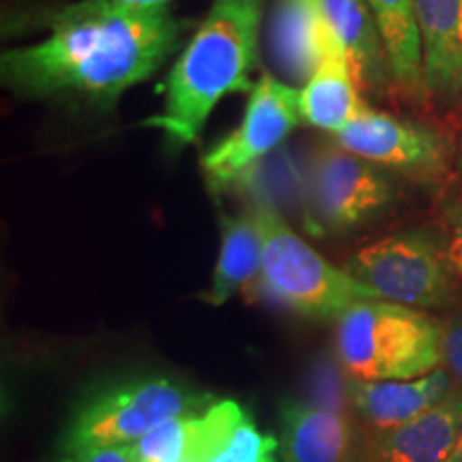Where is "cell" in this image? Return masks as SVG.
Segmentation results:
<instances>
[{
    "instance_id": "6da1fadb",
    "label": "cell",
    "mask_w": 462,
    "mask_h": 462,
    "mask_svg": "<svg viewBox=\"0 0 462 462\" xmlns=\"http://www.w3.org/2000/svg\"><path fill=\"white\" fill-rule=\"evenodd\" d=\"M43 42L5 51L3 84L28 99L84 101L114 107L126 90L152 78L178 48L182 22L167 5L86 9L71 3L48 20Z\"/></svg>"
},
{
    "instance_id": "7a4b0ae2",
    "label": "cell",
    "mask_w": 462,
    "mask_h": 462,
    "mask_svg": "<svg viewBox=\"0 0 462 462\" xmlns=\"http://www.w3.org/2000/svg\"><path fill=\"white\" fill-rule=\"evenodd\" d=\"M263 0H217L167 75L161 114L148 126L173 148L199 140L212 109L231 92H251L259 62Z\"/></svg>"
},
{
    "instance_id": "3957f363",
    "label": "cell",
    "mask_w": 462,
    "mask_h": 462,
    "mask_svg": "<svg viewBox=\"0 0 462 462\" xmlns=\"http://www.w3.org/2000/svg\"><path fill=\"white\" fill-rule=\"evenodd\" d=\"M337 357L349 379L394 381L441 368V321L388 300H362L337 317Z\"/></svg>"
},
{
    "instance_id": "277c9868",
    "label": "cell",
    "mask_w": 462,
    "mask_h": 462,
    "mask_svg": "<svg viewBox=\"0 0 462 462\" xmlns=\"http://www.w3.org/2000/svg\"><path fill=\"white\" fill-rule=\"evenodd\" d=\"M253 212L262 231L259 282L287 309L313 319H337L356 302L379 298L300 238L273 204L259 201Z\"/></svg>"
},
{
    "instance_id": "5b68a950",
    "label": "cell",
    "mask_w": 462,
    "mask_h": 462,
    "mask_svg": "<svg viewBox=\"0 0 462 462\" xmlns=\"http://www.w3.org/2000/svg\"><path fill=\"white\" fill-rule=\"evenodd\" d=\"M212 402L208 392L170 377L120 381L79 404L62 439V452L135 446L163 421L195 415Z\"/></svg>"
},
{
    "instance_id": "8992f818",
    "label": "cell",
    "mask_w": 462,
    "mask_h": 462,
    "mask_svg": "<svg viewBox=\"0 0 462 462\" xmlns=\"http://www.w3.org/2000/svg\"><path fill=\"white\" fill-rule=\"evenodd\" d=\"M345 270L381 300L426 313L452 309L462 287L441 238H432L424 231H401L374 240L362 246Z\"/></svg>"
},
{
    "instance_id": "52a82bcc",
    "label": "cell",
    "mask_w": 462,
    "mask_h": 462,
    "mask_svg": "<svg viewBox=\"0 0 462 462\" xmlns=\"http://www.w3.org/2000/svg\"><path fill=\"white\" fill-rule=\"evenodd\" d=\"M396 189L379 165L338 143L315 152L306 178V208L315 229L346 234L383 215Z\"/></svg>"
},
{
    "instance_id": "ba28073f",
    "label": "cell",
    "mask_w": 462,
    "mask_h": 462,
    "mask_svg": "<svg viewBox=\"0 0 462 462\" xmlns=\"http://www.w3.org/2000/svg\"><path fill=\"white\" fill-rule=\"evenodd\" d=\"M300 88L262 73L248 97L240 125L201 157L208 184L221 190L287 140L302 123Z\"/></svg>"
},
{
    "instance_id": "9c48e42d",
    "label": "cell",
    "mask_w": 462,
    "mask_h": 462,
    "mask_svg": "<svg viewBox=\"0 0 462 462\" xmlns=\"http://www.w3.org/2000/svg\"><path fill=\"white\" fill-rule=\"evenodd\" d=\"M332 140L357 157L415 180H439L452 161L449 143L437 129L368 106Z\"/></svg>"
},
{
    "instance_id": "30bf717a",
    "label": "cell",
    "mask_w": 462,
    "mask_h": 462,
    "mask_svg": "<svg viewBox=\"0 0 462 462\" xmlns=\"http://www.w3.org/2000/svg\"><path fill=\"white\" fill-rule=\"evenodd\" d=\"M426 97L443 107L462 101V0H413Z\"/></svg>"
},
{
    "instance_id": "8fae6325",
    "label": "cell",
    "mask_w": 462,
    "mask_h": 462,
    "mask_svg": "<svg viewBox=\"0 0 462 462\" xmlns=\"http://www.w3.org/2000/svg\"><path fill=\"white\" fill-rule=\"evenodd\" d=\"M462 430V390L396 429L373 432L357 462H448Z\"/></svg>"
},
{
    "instance_id": "7c38bea8",
    "label": "cell",
    "mask_w": 462,
    "mask_h": 462,
    "mask_svg": "<svg viewBox=\"0 0 462 462\" xmlns=\"http://www.w3.org/2000/svg\"><path fill=\"white\" fill-rule=\"evenodd\" d=\"M456 390L446 368H437L424 377L394 381L349 379L346 396L356 413L373 432L407 424L435 407Z\"/></svg>"
},
{
    "instance_id": "4fadbf2b",
    "label": "cell",
    "mask_w": 462,
    "mask_h": 462,
    "mask_svg": "<svg viewBox=\"0 0 462 462\" xmlns=\"http://www.w3.org/2000/svg\"><path fill=\"white\" fill-rule=\"evenodd\" d=\"M334 32L319 0H276L268 26L274 65L291 84H306L319 67Z\"/></svg>"
},
{
    "instance_id": "5bb4252c",
    "label": "cell",
    "mask_w": 462,
    "mask_h": 462,
    "mask_svg": "<svg viewBox=\"0 0 462 462\" xmlns=\"http://www.w3.org/2000/svg\"><path fill=\"white\" fill-rule=\"evenodd\" d=\"M281 426V462H354V424L340 409L287 398Z\"/></svg>"
},
{
    "instance_id": "9a60e30c",
    "label": "cell",
    "mask_w": 462,
    "mask_h": 462,
    "mask_svg": "<svg viewBox=\"0 0 462 462\" xmlns=\"http://www.w3.org/2000/svg\"><path fill=\"white\" fill-rule=\"evenodd\" d=\"M328 26L343 45L360 90L383 92L394 84L388 51L368 0H319Z\"/></svg>"
},
{
    "instance_id": "2e32d148",
    "label": "cell",
    "mask_w": 462,
    "mask_h": 462,
    "mask_svg": "<svg viewBox=\"0 0 462 462\" xmlns=\"http://www.w3.org/2000/svg\"><path fill=\"white\" fill-rule=\"evenodd\" d=\"M300 106L304 123L332 135L343 131L366 107L349 58L337 37L328 45L319 67L300 90Z\"/></svg>"
},
{
    "instance_id": "e0dca14e",
    "label": "cell",
    "mask_w": 462,
    "mask_h": 462,
    "mask_svg": "<svg viewBox=\"0 0 462 462\" xmlns=\"http://www.w3.org/2000/svg\"><path fill=\"white\" fill-rule=\"evenodd\" d=\"M262 274V231L255 212H242L238 217L225 218L221 234V251L212 273V282L204 293L201 302L221 306L259 281Z\"/></svg>"
},
{
    "instance_id": "ac0fdd59",
    "label": "cell",
    "mask_w": 462,
    "mask_h": 462,
    "mask_svg": "<svg viewBox=\"0 0 462 462\" xmlns=\"http://www.w3.org/2000/svg\"><path fill=\"white\" fill-rule=\"evenodd\" d=\"M368 3L383 37L394 86L413 101L421 103L429 99L424 88L421 43L415 26L413 0H368Z\"/></svg>"
},
{
    "instance_id": "d6986e66",
    "label": "cell",
    "mask_w": 462,
    "mask_h": 462,
    "mask_svg": "<svg viewBox=\"0 0 462 462\" xmlns=\"http://www.w3.org/2000/svg\"><path fill=\"white\" fill-rule=\"evenodd\" d=\"M248 418L245 409L236 401H218L208 404L204 411L195 413L189 426V448L187 460L208 462L223 452Z\"/></svg>"
},
{
    "instance_id": "ffe728a7",
    "label": "cell",
    "mask_w": 462,
    "mask_h": 462,
    "mask_svg": "<svg viewBox=\"0 0 462 462\" xmlns=\"http://www.w3.org/2000/svg\"><path fill=\"white\" fill-rule=\"evenodd\" d=\"M193 415L167 420L135 443L140 462H182L187 458L189 426Z\"/></svg>"
},
{
    "instance_id": "44dd1931",
    "label": "cell",
    "mask_w": 462,
    "mask_h": 462,
    "mask_svg": "<svg viewBox=\"0 0 462 462\" xmlns=\"http://www.w3.org/2000/svg\"><path fill=\"white\" fill-rule=\"evenodd\" d=\"M276 452L279 441L273 435H263L253 420L246 418L231 437L227 448L208 462H281Z\"/></svg>"
},
{
    "instance_id": "7402d4cb",
    "label": "cell",
    "mask_w": 462,
    "mask_h": 462,
    "mask_svg": "<svg viewBox=\"0 0 462 462\" xmlns=\"http://www.w3.org/2000/svg\"><path fill=\"white\" fill-rule=\"evenodd\" d=\"M441 368L462 390V313L441 321Z\"/></svg>"
},
{
    "instance_id": "603a6c76",
    "label": "cell",
    "mask_w": 462,
    "mask_h": 462,
    "mask_svg": "<svg viewBox=\"0 0 462 462\" xmlns=\"http://www.w3.org/2000/svg\"><path fill=\"white\" fill-rule=\"evenodd\" d=\"M443 248H446L448 262L452 265L456 279L462 285V199L449 204L443 215Z\"/></svg>"
},
{
    "instance_id": "cb8c5ba5",
    "label": "cell",
    "mask_w": 462,
    "mask_h": 462,
    "mask_svg": "<svg viewBox=\"0 0 462 462\" xmlns=\"http://www.w3.org/2000/svg\"><path fill=\"white\" fill-rule=\"evenodd\" d=\"M60 462H140L135 446L88 448L62 456Z\"/></svg>"
},
{
    "instance_id": "d4e9b609",
    "label": "cell",
    "mask_w": 462,
    "mask_h": 462,
    "mask_svg": "<svg viewBox=\"0 0 462 462\" xmlns=\"http://www.w3.org/2000/svg\"><path fill=\"white\" fill-rule=\"evenodd\" d=\"M170 0H79V5L86 9H148L161 7Z\"/></svg>"
},
{
    "instance_id": "484cf974",
    "label": "cell",
    "mask_w": 462,
    "mask_h": 462,
    "mask_svg": "<svg viewBox=\"0 0 462 462\" xmlns=\"http://www.w3.org/2000/svg\"><path fill=\"white\" fill-rule=\"evenodd\" d=\"M448 462H462V430H460L458 441H456L454 452H452V456H449V460H448Z\"/></svg>"
},
{
    "instance_id": "4316f807",
    "label": "cell",
    "mask_w": 462,
    "mask_h": 462,
    "mask_svg": "<svg viewBox=\"0 0 462 462\" xmlns=\"http://www.w3.org/2000/svg\"><path fill=\"white\" fill-rule=\"evenodd\" d=\"M458 170H460V176H462V137H460V143H458Z\"/></svg>"
},
{
    "instance_id": "83f0119b",
    "label": "cell",
    "mask_w": 462,
    "mask_h": 462,
    "mask_svg": "<svg viewBox=\"0 0 462 462\" xmlns=\"http://www.w3.org/2000/svg\"><path fill=\"white\" fill-rule=\"evenodd\" d=\"M182 462H193V460H187V458H184V460H182Z\"/></svg>"
}]
</instances>
